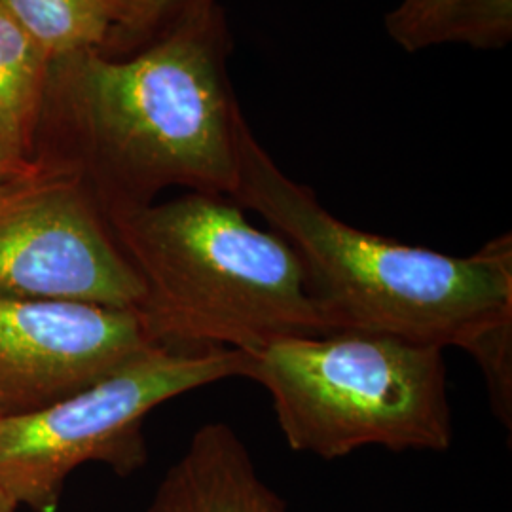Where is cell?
<instances>
[{
    "instance_id": "cell-1",
    "label": "cell",
    "mask_w": 512,
    "mask_h": 512,
    "mask_svg": "<svg viewBox=\"0 0 512 512\" xmlns=\"http://www.w3.org/2000/svg\"><path fill=\"white\" fill-rule=\"evenodd\" d=\"M230 52L217 0L131 54L54 61L35 160L73 167L105 213L156 202L171 186L232 198L247 120Z\"/></svg>"
},
{
    "instance_id": "cell-2",
    "label": "cell",
    "mask_w": 512,
    "mask_h": 512,
    "mask_svg": "<svg viewBox=\"0 0 512 512\" xmlns=\"http://www.w3.org/2000/svg\"><path fill=\"white\" fill-rule=\"evenodd\" d=\"M234 202L287 239L338 330L459 348L480 366L499 421L512 425V239L442 255L349 226L285 175L249 128L239 135Z\"/></svg>"
},
{
    "instance_id": "cell-3",
    "label": "cell",
    "mask_w": 512,
    "mask_h": 512,
    "mask_svg": "<svg viewBox=\"0 0 512 512\" xmlns=\"http://www.w3.org/2000/svg\"><path fill=\"white\" fill-rule=\"evenodd\" d=\"M107 217L145 285L139 311L158 346L251 353L338 330L300 253L226 196L186 192Z\"/></svg>"
},
{
    "instance_id": "cell-4",
    "label": "cell",
    "mask_w": 512,
    "mask_h": 512,
    "mask_svg": "<svg viewBox=\"0 0 512 512\" xmlns=\"http://www.w3.org/2000/svg\"><path fill=\"white\" fill-rule=\"evenodd\" d=\"M289 448L346 458L365 446L446 452L452 410L444 349L368 330L283 338L247 353Z\"/></svg>"
},
{
    "instance_id": "cell-5",
    "label": "cell",
    "mask_w": 512,
    "mask_h": 512,
    "mask_svg": "<svg viewBox=\"0 0 512 512\" xmlns=\"http://www.w3.org/2000/svg\"><path fill=\"white\" fill-rule=\"evenodd\" d=\"M236 349H148L107 378L25 416L0 421V486L35 512H55L74 469L103 463L129 476L147 463L143 425L160 404L245 378Z\"/></svg>"
},
{
    "instance_id": "cell-6",
    "label": "cell",
    "mask_w": 512,
    "mask_h": 512,
    "mask_svg": "<svg viewBox=\"0 0 512 512\" xmlns=\"http://www.w3.org/2000/svg\"><path fill=\"white\" fill-rule=\"evenodd\" d=\"M0 296L141 310L145 285L73 167L37 158L0 181Z\"/></svg>"
},
{
    "instance_id": "cell-7",
    "label": "cell",
    "mask_w": 512,
    "mask_h": 512,
    "mask_svg": "<svg viewBox=\"0 0 512 512\" xmlns=\"http://www.w3.org/2000/svg\"><path fill=\"white\" fill-rule=\"evenodd\" d=\"M156 346L139 310L0 296V414H33Z\"/></svg>"
},
{
    "instance_id": "cell-8",
    "label": "cell",
    "mask_w": 512,
    "mask_h": 512,
    "mask_svg": "<svg viewBox=\"0 0 512 512\" xmlns=\"http://www.w3.org/2000/svg\"><path fill=\"white\" fill-rule=\"evenodd\" d=\"M147 512H289L258 476L238 433L205 423L165 473Z\"/></svg>"
},
{
    "instance_id": "cell-9",
    "label": "cell",
    "mask_w": 512,
    "mask_h": 512,
    "mask_svg": "<svg viewBox=\"0 0 512 512\" xmlns=\"http://www.w3.org/2000/svg\"><path fill=\"white\" fill-rule=\"evenodd\" d=\"M52 61L128 55L160 31L152 0H0Z\"/></svg>"
},
{
    "instance_id": "cell-10",
    "label": "cell",
    "mask_w": 512,
    "mask_h": 512,
    "mask_svg": "<svg viewBox=\"0 0 512 512\" xmlns=\"http://www.w3.org/2000/svg\"><path fill=\"white\" fill-rule=\"evenodd\" d=\"M52 63L0 4V145L21 164L37 156Z\"/></svg>"
},
{
    "instance_id": "cell-11",
    "label": "cell",
    "mask_w": 512,
    "mask_h": 512,
    "mask_svg": "<svg viewBox=\"0 0 512 512\" xmlns=\"http://www.w3.org/2000/svg\"><path fill=\"white\" fill-rule=\"evenodd\" d=\"M385 27L406 52L446 42L497 48L511 40L512 0H403Z\"/></svg>"
},
{
    "instance_id": "cell-12",
    "label": "cell",
    "mask_w": 512,
    "mask_h": 512,
    "mask_svg": "<svg viewBox=\"0 0 512 512\" xmlns=\"http://www.w3.org/2000/svg\"><path fill=\"white\" fill-rule=\"evenodd\" d=\"M211 2H217V0H152V6H154L158 25L162 31L167 23L183 16L184 12L203 6V4H211Z\"/></svg>"
},
{
    "instance_id": "cell-13",
    "label": "cell",
    "mask_w": 512,
    "mask_h": 512,
    "mask_svg": "<svg viewBox=\"0 0 512 512\" xmlns=\"http://www.w3.org/2000/svg\"><path fill=\"white\" fill-rule=\"evenodd\" d=\"M31 164H21L18 160H14L2 145H0V181L12 175H18L21 171H25Z\"/></svg>"
},
{
    "instance_id": "cell-14",
    "label": "cell",
    "mask_w": 512,
    "mask_h": 512,
    "mask_svg": "<svg viewBox=\"0 0 512 512\" xmlns=\"http://www.w3.org/2000/svg\"><path fill=\"white\" fill-rule=\"evenodd\" d=\"M18 509V501L0 486V512H16Z\"/></svg>"
},
{
    "instance_id": "cell-15",
    "label": "cell",
    "mask_w": 512,
    "mask_h": 512,
    "mask_svg": "<svg viewBox=\"0 0 512 512\" xmlns=\"http://www.w3.org/2000/svg\"><path fill=\"white\" fill-rule=\"evenodd\" d=\"M2 418H4V416H2V414H0V421H2Z\"/></svg>"
}]
</instances>
